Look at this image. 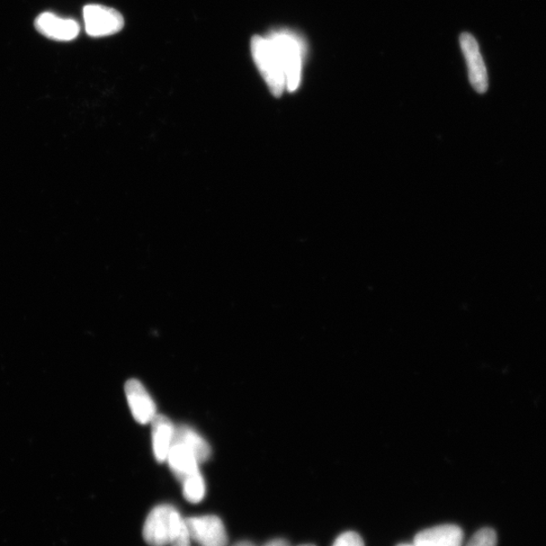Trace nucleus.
<instances>
[{
    "label": "nucleus",
    "mask_w": 546,
    "mask_h": 546,
    "mask_svg": "<svg viewBox=\"0 0 546 546\" xmlns=\"http://www.w3.org/2000/svg\"><path fill=\"white\" fill-rule=\"evenodd\" d=\"M184 524V519L174 506L159 505L149 513L143 527V537L151 546H166L172 543Z\"/></svg>",
    "instance_id": "obj_1"
},
{
    "label": "nucleus",
    "mask_w": 546,
    "mask_h": 546,
    "mask_svg": "<svg viewBox=\"0 0 546 546\" xmlns=\"http://www.w3.org/2000/svg\"><path fill=\"white\" fill-rule=\"evenodd\" d=\"M253 60L274 96H281L285 88L282 62L270 38L254 35L252 40Z\"/></svg>",
    "instance_id": "obj_2"
},
{
    "label": "nucleus",
    "mask_w": 546,
    "mask_h": 546,
    "mask_svg": "<svg viewBox=\"0 0 546 546\" xmlns=\"http://www.w3.org/2000/svg\"><path fill=\"white\" fill-rule=\"evenodd\" d=\"M279 54L285 77V87L294 92L301 84L303 47L298 37L289 32H275L270 35Z\"/></svg>",
    "instance_id": "obj_3"
},
{
    "label": "nucleus",
    "mask_w": 546,
    "mask_h": 546,
    "mask_svg": "<svg viewBox=\"0 0 546 546\" xmlns=\"http://www.w3.org/2000/svg\"><path fill=\"white\" fill-rule=\"evenodd\" d=\"M84 17L86 33L94 38L119 33L124 25V17L118 11L101 5H86Z\"/></svg>",
    "instance_id": "obj_4"
},
{
    "label": "nucleus",
    "mask_w": 546,
    "mask_h": 546,
    "mask_svg": "<svg viewBox=\"0 0 546 546\" xmlns=\"http://www.w3.org/2000/svg\"><path fill=\"white\" fill-rule=\"evenodd\" d=\"M185 524L192 540L203 546H226L228 534L221 518L213 515L191 517Z\"/></svg>",
    "instance_id": "obj_5"
},
{
    "label": "nucleus",
    "mask_w": 546,
    "mask_h": 546,
    "mask_svg": "<svg viewBox=\"0 0 546 546\" xmlns=\"http://www.w3.org/2000/svg\"><path fill=\"white\" fill-rule=\"evenodd\" d=\"M460 43L467 61L471 84L477 93H486L489 87L488 73L477 40L471 34L463 33Z\"/></svg>",
    "instance_id": "obj_6"
},
{
    "label": "nucleus",
    "mask_w": 546,
    "mask_h": 546,
    "mask_svg": "<svg viewBox=\"0 0 546 546\" xmlns=\"http://www.w3.org/2000/svg\"><path fill=\"white\" fill-rule=\"evenodd\" d=\"M124 392L133 417L140 424L151 423L156 416V407L145 387L137 380H130Z\"/></svg>",
    "instance_id": "obj_7"
},
{
    "label": "nucleus",
    "mask_w": 546,
    "mask_h": 546,
    "mask_svg": "<svg viewBox=\"0 0 546 546\" xmlns=\"http://www.w3.org/2000/svg\"><path fill=\"white\" fill-rule=\"evenodd\" d=\"M37 31L52 40L73 41L80 32L77 22L70 19H62L52 13H44L35 21Z\"/></svg>",
    "instance_id": "obj_8"
},
{
    "label": "nucleus",
    "mask_w": 546,
    "mask_h": 546,
    "mask_svg": "<svg viewBox=\"0 0 546 546\" xmlns=\"http://www.w3.org/2000/svg\"><path fill=\"white\" fill-rule=\"evenodd\" d=\"M463 531L458 525L445 524L428 528L415 536L416 546H462Z\"/></svg>",
    "instance_id": "obj_9"
},
{
    "label": "nucleus",
    "mask_w": 546,
    "mask_h": 546,
    "mask_svg": "<svg viewBox=\"0 0 546 546\" xmlns=\"http://www.w3.org/2000/svg\"><path fill=\"white\" fill-rule=\"evenodd\" d=\"M166 462L175 477L182 482L193 474L200 472L198 460L190 450L179 442H174Z\"/></svg>",
    "instance_id": "obj_10"
},
{
    "label": "nucleus",
    "mask_w": 546,
    "mask_h": 546,
    "mask_svg": "<svg viewBox=\"0 0 546 546\" xmlns=\"http://www.w3.org/2000/svg\"><path fill=\"white\" fill-rule=\"evenodd\" d=\"M151 423L155 458L159 462H164L174 443L175 427L163 415H156Z\"/></svg>",
    "instance_id": "obj_11"
},
{
    "label": "nucleus",
    "mask_w": 546,
    "mask_h": 546,
    "mask_svg": "<svg viewBox=\"0 0 546 546\" xmlns=\"http://www.w3.org/2000/svg\"><path fill=\"white\" fill-rule=\"evenodd\" d=\"M174 442L184 444L187 450L194 453L200 463L210 458L211 449L208 442L190 427L179 426L175 428Z\"/></svg>",
    "instance_id": "obj_12"
},
{
    "label": "nucleus",
    "mask_w": 546,
    "mask_h": 546,
    "mask_svg": "<svg viewBox=\"0 0 546 546\" xmlns=\"http://www.w3.org/2000/svg\"><path fill=\"white\" fill-rule=\"evenodd\" d=\"M183 483L184 498L191 503H200L205 494V483L201 472L193 474Z\"/></svg>",
    "instance_id": "obj_13"
},
{
    "label": "nucleus",
    "mask_w": 546,
    "mask_h": 546,
    "mask_svg": "<svg viewBox=\"0 0 546 546\" xmlns=\"http://www.w3.org/2000/svg\"><path fill=\"white\" fill-rule=\"evenodd\" d=\"M497 533L491 528H482L474 534L465 546H497Z\"/></svg>",
    "instance_id": "obj_14"
},
{
    "label": "nucleus",
    "mask_w": 546,
    "mask_h": 546,
    "mask_svg": "<svg viewBox=\"0 0 546 546\" xmlns=\"http://www.w3.org/2000/svg\"><path fill=\"white\" fill-rule=\"evenodd\" d=\"M333 546H364V542L360 534L348 531L339 535Z\"/></svg>",
    "instance_id": "obj_15"
},
{
    "label": "nucleus",
    "mask_w": 546,
    "mask_h": 546,
    "mask_svg": "<svg viewBox=\"0 0 546 546\" xmlns=\"http://www.w3.org/2000/svg\"><path fill=\"white\" fill-rule=\"evenodd\" d=\"M192 537L190 535L189 530H187L185 521L184 524L182 527L181 531H179L173 540L172 546H191Z\"/></svg>",
    "instance_id": "obj_16"
},
{
    "label": "nucleus",
    "mask_w": 546,
    "mask_h": 546,
    "mask_svg": "<svg viewBox=\"0 0 546 546\" xmlns=\"http://www.w3.org/2000/svg\"><path fill=\"white\" fill-rule=\"evenodd\" d=\"M263 546H289V542L284 540H282V539H276V540L268 541Z\"/></svg>",
    "instance_id": "obj_17"
},
{
    "label": "nucleus",
    "mask_w": 546,
    "mask_h": 546,
    "mask_svg": "<svg viewBox=\"0 0 546 546\" xmlns=\"http://www.w3.org/2000/svg\"><path fill=\"white\" fill-rule=\"evenodd\" d=\"M233 546H255L253 542L250 541H240Z\"/></svg>",
    "instance_id": "obj_18"
},
{
    "label": "nucleus",
    "mask_w": 546,
    "mask_h": 546,
    "mask_svg": "<svg viewBox=\"0 0 546 546\" xmlns=\"http://www.w3.org/2000/svg\"><path fill=\"white\" fill-rule=\"evenodd\" d=\"M300 546H316V545H314V544H303V545H300Z\"/></svg>",
    "instance_id": "obj_19"
},
{
    "label": "nucleus",
    "mask_w": 546,
    "mask_h": 546,
    "mask_svg": "<svg viewBox=\"0 0 546 546\" xmlns=\"http://www.w3.org/2000/svg\"><path fill=\"white\" fill-rule=\"evenodd\" d=\"M398 546H416V545H415V544H414V545H410V544H400V545H398Z\"/></svg>",
    "instance_id": "obj_20"
}]
</instances>
